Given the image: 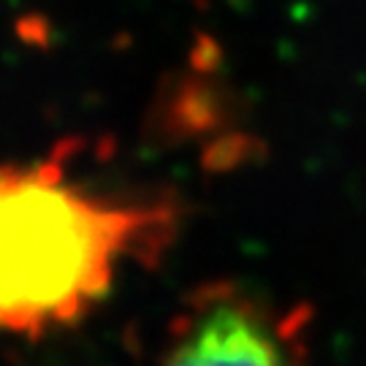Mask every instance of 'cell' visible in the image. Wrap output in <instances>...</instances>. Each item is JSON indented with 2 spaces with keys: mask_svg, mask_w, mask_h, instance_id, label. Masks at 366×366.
Instances as JSON below:
<instances>
[{
  "mask_svg": "<svg viewBox=\"0 0 366 366\" xmlns=\"http://www.w3.org/2000/svg\"><path fill=\"white\" fill-rule=\"evenodd\" d=\"M68 144L0 163V334L41 340L95 310L128 261L177 228L163 201H128L66 177Z\"/></svg>",
  "mask_w": 366,
  "mask_h": 366,
  "instance_id": "6da1fadb",
  "label": "cell"
},
{
  "mask_svg": "<svg viewBox=\"0 0 366 366\" xmlns=\"http://www.w3.org/2000/svg\"><path fill=\"white\" fill-rule=\"evenodd\" d=\"M160 366H304L293 326L234 288L204 290L174 323Z\"/></svg>",
  "mask_w": 366,
  "mask_h": 366,
  "instance_id": "7a4b0ae2",
  "label": "cell"
}]
</instances>
